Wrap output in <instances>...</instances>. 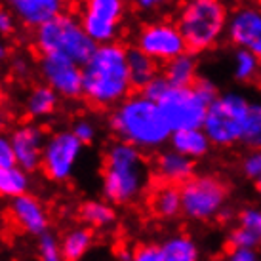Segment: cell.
<instances>
[{
  "instance_id": "cell-1",
  "label": "cell",
  "mask_w": 261,
  "mask_h": 261,
  "mask_svg": "<svg viewBox=\"0 0 261 261\" xmlns=\"http://www.w3.org/2000/svg\"><path fill=\"white\" fill-rule=\"evenodd\" d=\"M128 46L120 40L97 44L82 65V99L99 111H111L132 94Z\"/></svg>"
},
{
  "instance_id": "cell-2",
  "label": "cell",
  "mask_w": 261,
  "mask_h": 261,
  "mask_svg": "<svg viewBox=\"0 0 261 261\" xmlns=\"http://www.w3.org/2000/svg\"><path fill=\"white\" fill-rule=\"evenodd\" d=\"M152 166L145 152L126 141L115 139L101 160V193L115 206L139 202L149 193Z\"/></svg>"
},
{
  "instance_id": "cell-3",
  "label": "cell",
  "mask_w": 261,
  "mask_h": 261,
  "mask_svg": "<svg viewBox=\"0 0 261 261\" xmlns=\"http://www.w3.org/2000/svg\"><path fill=\"white\" fill-rule=\"evenodd\" d=\"M109 128L116 139L143 152H159L174 134L160 105L143 92L130 94L109 111Z\"/></svg>"
},
{
  "instance_id": "cell-4",
  "label": "cell",
  "mask_w": 261,
  "mask_h": 261,
  "mask_svg": "<svg viewBox=\"0 0 261 261\" xmlns=\"http://www.w3.org/2000/svg\"><path fill=\"white\" fill-rule=\"evenodd\" d=\"M31 46L35 56H61L79 65H84L97 48L74 10L56 15L31 31Z\"/></svg>"
},
{
  "instance_id": "cell-5",
  "label": "cell",
  "mask_w": 261,
  "mask_h": 261,
  "mask_svg": "<svg viewBox=\"0 0 261 261\" xmlns=\"http://www.w3.org/2000/svg\"><path fill=\"white\" fill-rule=\"evenodd\" d=\"M174 21L189 51L202 54L216 48L227 35L229 8L223 0H181Z\"/></svg>"
},
{
  "instance_id": "cell-6",
  "label": "cell",
  "mask_w": 261,
  "mask_h": 261,
  "mask_svg": "<svg viewBox=\"0 0 261 261\" xmlns=\"http://www.w3.org/2000/svg\"><path fill=\"white\" fill-rule=\"evenodd\" d=\"M218 94V86L210 79L198 76L191 86H170L156 103L174 132L202 128L208 107Z\"/></svg>"
},
{
  "instance_id": "cell-7",
  "label": "cell",
  "mask_w": 261,
  "mask_h": 261,
  "mask_svg": "<svg viewBox=\"0 0 261 261\" xmlns=\"http://www.w3.org/2000/svg\"><path fill=\"white\" fill-rule=\"evenodd\" d=\"M252 99L242 92H223L210 103L202 128L214 147L229 149L240 145Z\"/></svg>"
},
{
  "instance_id": "cell-8",
  "label": "cell",
  "mask_w": 261,
  "mask_h": 261,
  "mask_svg": "<svg viewBox=\"0 0 261 261\" xmlns=\"http://www.w3.org/2000/svg\"><path fill=\"white\" fill-rule=\"evenodd\" d=\"M181 216L195 223L216 221L227 212L229 187L214 174L193 175L181 185Z\"/></svg>"
},
{
  "instance_id": "cell-9",
  "label": "cell",
  "mask_w": 261,
  "mask_h": 261,
  "mask_svg": "<svg viewBox=\"0 0 261 261\" xmlns=\"http://www.w3.org/2000/svg\"><path fill=\"white\" fill-rule=\"evenodd\" d=\"M74 12L95 44L116 42L122 35L126 0H76Z\"/></svg>"
},
{
  "instance_id": "cell-10",
  "label": "cell",
  "mask_w": 261,
  "mask_h": 261,
  "mask_svg": "<svg viewBox=\"0 0 261 261\" xmlns=\"http://www.w3.org/2000/svg\"><path fill=\"white\" fill-rule=\"evenodd\" d=\"M134 46L164 65L170 59L187 51V42L174 19H151L139 25L134 37Z\"/></svg>"
},
{
  "instance_id": "cell-11",
  "label": "cell",
  "mask_w": 261,
  "mask_h": 261,
  "mask_svg": "<svg viewBox=\"0 0 261 261\" xmlns=\"http://www.w3.org/2000/svg\"><path fill=\"white\" fill-rule=\"evenodd\" d=\"M82 151H84V143L74 136L73 130L51 132L44 145L40 170L50 181H69L79 166Z\"/></svg>"
},
{
  "instance_id": "cell-12",
  "label": "cell",
  "mask_w": 261,
  "mask_h": 261,
  "mask_svg": "<svg viewBox=\"0 0 261 261\" xmlns=\"http://www.w3.org/2000/svg\"><path fill=\"white\" fill-rule=\"evenodd\" d=\"M227 37L237 48L252 51L261 61V2L240 0L229 10Z\"/></svg>"
},
{
  "instance_id": "cell-13",
  "label": "cell",
  "mask_w": 261,
  "mask_h": 261,
  "mask_svg": "<svg viewBox=\"0 0 261 261\" xmlns=\"http://www.w3.org/2000/svg\"><path fill=\"white\" fill-rule=\"evenodd\" d=\"M37 74L63 99L82 97V65L61 56H35Z\"/></svg>"
},
{
  "instance_id": "cell-14",
  "label": "cell",
  "mask_w": 261,
  "mask_h": 261,
  "mask_svg": "<svg viewBox=\"0 0 261 261\" xmlns=\"http://www.w3.org/2000/svg\"><path fill=\"white\" fill-rule=\"evenodd\" d=\"M10 139H12V145H14L17 166H21L27 172L40 170L44 145H46V139H48V134L42 126H38L35 122L19 124L10 134Z\"/></svg>"
},
{
  "instance_id": "cell-15",
  "label": "cell",
  "mask_w": 261,
  "mask_h": 261,
  "mask_svg": "<svg viewBox=\"0 0 261 261\" xmlns=\"http://www.w3.org/2000/svg\"><path fill=\"white\" fill-rule=\"evenodd\" d=\"M0 4L12 10L21 27L33 31L56 15L74 10L76 0H0Z\"/></svg>"
},
{
  "instance_id": "cell-16",
  "label": "cell",
  "mask_w": 261,
  "mask_h": 261,
  "mask_svg": "<svg viewBox=\"0 0 261 261\" xmlns=\"http://www.w3.org/2000/svg\"><path fill=\"white\" fill-rule=\"evenodd\" d=\"M10 218L19 231L27 232L31 237H40L50 227V214L46 206L40 198L29 193L12 198Z\"/></svg>"
},
{
  "instance_id": "cell-17",
  "label": "cell",
  "mask_w": 261,
  "mask_h": 261,
  "mask_svg": "<svg viewBox=\"0 0 261 261\" xmlns=\"http://www.w3.org/2000/svg\"><path fill=\"white\" fill-rule=\"evenodd\" d=\"M152 175L160 183H170L181 187L195 175V160L181 154L175 149H160L152 160Z\"/></svg>"
},
{
  "instance_id": "cell-18",
  "label": "cell",
  "mask_w": 261,
  "mask_h": 261,
  "mask_svg": "<svg viewBox=\"0 0 261 261\" xmlns=\"http://www.w3.org/2000/svg\"><path fill=\"white\" fill-rule=\"evenodd\" d=\"M229 244L240 248H261V206H246L237 214L229 232Z\"/></svg>"
},
{
  "instance_id": "cell-19",
  "label": "cell",
  "mask_w": 261,
  "mask_h": 261,
  "mask_svg": "<svg viewBox=\"0 0 261 261\" xmlns=\"http://www.w3.org/2000/svg\"><path fill=\"white\" fill-rule=\"evenodd\" d=\"M59 103H61V95L48 84L40 82V84H33L29 88V92L23 99V109L31 120H40V118L56 115Z\"/></svg>"
},
{
  "instance_id": "cell-20",
  "label": "cell",
  "mask_w": 261,
  "mask_h": 261,
  "mask_svg": "<svg viewBox=\"0 0 261 261\" xmlns=\"http://www.w3.org/2000/svg\"><path fill=\"white\" fill-rule=\"evenodd\" d=\"M149 210L154 218L172 221L181 216V189L170 183H160L149 193Z\"/></svg>"
},
{
  "instance_id": "cell-21",
  "label": "cell",
  "mask_w": 261,
  "mask_h": 261,
  "mask_svg": "<svg viewBox=\"0 0 261 261\" xmlns=\"http://www.w3.org/2000/svg\"><path fill=\"white\" fill-rule=\"evenodd\" d=\"M170 147L196 162L210 154L214 143L210 141L204 128H185V130H175L172 134Z\"/></svg>"
},
{
  "instance_id": "cell-22",
  "label": "cell",
  "mask_w": 261,
  "mask_h": 261,
  "mask_svg": "<svg viewBox=\"0 0 261 261\" xmlns=\"http://www.w3.org/2000/svg\"><path fill=\"white\" fill-rule=\"evenodd\" d=\"M79 218L90 229H97V231L113 229L116 223L115 204L109 202L107 198H103V200H99V198L84 200L79 206Z\"/></svg>"
},
{
  "instance_id": "cell-23",
  "label": "cell",
  "mask_w": 261,
  "mask_h": 261,
  "mask_svg": "<svg viewBox=\"0 0 261 261\" xmlns=\"http://www.w3.org/2000/svg\"><path fill=\"white\" fill-rule=\"evenodd\" d=\"M162 76L172 84V86H191L198 80V61L196 54L193 51H183L181 56L166 61L160 69Z\"/></svg>"
},
{
  "instance_id": "cell-24",
  "label": "cell",
  "mask_w": 261,
  "mask_h": 261,
  "mask_svg": "<svg viewBox=\"0 0 261 261\" xmlns=\"http://www.w3.org/2000/svg\"><path fill=\"white\" fill-rule=\"evenodd\" d=\"M164 261H202L200 246L185 232H174L160 244Z\"/></svg>"
},
{
  "instance_id": "cell-25",
  "label": "cell",
  "mask_w": 261,
  "mask_h": 261,
  "mask_svg": "<svg viewBox=\"0 0 261 261\" xmlns=\"http://www.w3.org/2000/svg\"><path fill=\"white\" fill-rule=\"evenodd\" d=\"M128 69L132 84L138 90H143L154 76L160 74L159 61H154L151 56H147L145 51H141L136 46H128Z\"/></svg>"
},
{
  "instance_id": "cell-26",
  "label": "cell",
  "mask_w": 261,
  "mask_h": 261,
  "mask_svg": "<svg viewBox=\"0 0 261 261\" xmlns=\"http://www.w3.org/2000/svg\"><path fill=\"white\" fill-rule=\"evenodd\" d=\"M59 244L65 261H82L94 246V232L90 227H73L61 237Z\"/></svg>"
},
{
  "instance_id": "cell-27",
  "label": "cell",
  "mask_w": 261,
  "mask_h": 261,
  "mask_svg": "<svg viewBox=\"0 0 261 261\" xmlns=\"http://www.w3.org/2000/svg\"><path fill=\"white\" fill-rule=\"evenodd\" d=\"M231 71L232 79L237 82L252 84V82L261 79V61L259 58H255L252 51L234 46V51H232L231 58Z\"/></svg>"
},
{
  "instance_id": "cell-28",
  "label": "cell",
  "mask_w": 261,
  "mask_h": 261,
  "mask_svg": "<svg viewBox=\"0 0 261 261\" xmlns=\"http://www.w3.org/2000/svg\"><path fill=\"white\" fill-rule=\"evenodd\" d=\"M31 187L29 172L21 166L0 168V196L2 198H15L25 195Z\"/></svg>"
},
{
  "instance_id": "cell-29",
  "label": "cell",
  "mask_w": 261,
  "mask_h": 261,
  "mask_svg": "<svg viewBox=\"0 0 261 261\" xmlns=\"http://www.w3.org/2000/svg\"><path fill=\"white\" fill-rule=\"evenodd\" d=\"M240 145H244L248 151H261V99H252Z\"/></svg>"
},
{
  "instance_id": "cell-30",
  "label": "cell",
  "mask_w": 261,
  "mask_h": 261,
  "mask_svg": "<svg viewBox=\"0 0 261 261\" xmlns=\"http://www.w3.org/2000/svg\"><path fill=\"white\" fill-rule=\"evenodd\" d=\"M38 261H65L61 254V244L56 239V234L51 232H44L38 237Z\"/></svg>"
},
{
  "instance_id": "cell-31",
  "label": "cell",
  "mask_w": 261,
  "mask_h": 261,
  "mask_svg": "<svg viewBox=\"0 0 261 261\" xmlns=\"http://www.w3.org/2000/svg\"><path fill=\"white\" fill-rule=\"evenodd\" d=\"M8 63L12 74L19 80L31 79V74L37 71V58H31L27 54H12Z\"/></svg>"
},
{
  "instance_id": "cell-32",
  "label": "cell",
  "mask_w": 261,
  "mask_h": 261,
  "mask_svg": "<svg viewBox=\"0 0 261 261\" xmlns=\"http://www.w3.org/2000/svg\"><path fill=\"white\" fill-rule=\"evenodd\" d=\"M242 174L254 183L257 195L261 196V151H248L242 160Z\"/></svg>"
},
{
  "instance_id": "cell-33",
  "label": "cell",
  "mask_w": 261,
  "mask_h": 261,
  "mask_svg": "<svg viewBox=\"0 0 261 261\" xmlns=\"http://www.w3.org/2000/svg\"><path fill=\"white\" fill-rule=\"evenodd\" d=\"M71 130L84 145H92L97 139V134H99V128H97L95 120L88 118V116H79L73 122V126H71Z\"/></svg>"
},
{
  "instance_id": "cell-34",
  "label": "cell",
  "mask_w": 261,
  "mask_h": 261,
  "mask_svg": "<svg viewBox=\"0 0 261 261\" xmlns=\"http://www.w3.org/2000/svg\"><path fill=\"white\" fill-rule=\"evenodd\" d=\"M124 261H164L159 244H139L124 255Z\"/></svg>"
},
{
  "instance_id": "cell-35",
  "label": "cell",
  "mask_w": 261,
  "mask_h": 261,
  "mask_svg": "<svg viewBox=\"0 0 261 261\" xmlns=\"http://www.w3.org/2000/svg\"><path fill=\"white\" fill-rule=\"evenodd\" d=\"M21 23L17 21V17L12 14V10L6 8L4 4H0V35H4L6 38H15L19 33Z\"/></svg>"
},
{
  "instance_id": "cell-36",
  "label": "cell",
  "mask_w": 261,
  "mask_h": 261,
  "mask_svg": "<svg viewBox=\"0 0 261 261\" xmlns=\"http://www.w3.org/2000/svg\"><path fill=\"white\" fill-rule=\"evenodd\" d=\"M219 261H261L259 250L255 248H240V246H231Z\"/></svg>"
},
{
  "instance_id": "cell-37",
  "label": "cell",
  "mask_w": 261,
  "mask_h": 261,
  "mask_svg": "<svg viewBox=\"0 0 261 261\" xmlns=\"http://www.w3.org/2000/svg\"><path fill=\"white\" fill-rule=\"evenodd\" d=\"M130 2L139 14H159L172 6L175 0H130Z\"/></svg>"
},
{
  "instance_id": "cell-38",
  "label": "cell",
  "mask_w": 261,
  "mask_h": 261,
  "mask_svg": "<svg viewBox=\"0 0 261 261\" xmlns=\"http://www.w3.org/2000/svg\"><path fill=\"white\" fill-rule=\"evenodd\" d=\"M170 86H172V84H170V82L162 76V73H160L159 76H154V79H152L143 90H139V92H143L147 97H151V99H154V101H159L160 97L166 94V90Z\"/></svg>"
},
{
  "instance_id": "cell-39",
  "label": "cell",
  "mask_w": 261,
  "mask_h": 261,
  "mask_svg": "<svg viewBox=\"0 0 261 261\" xmlns=\"http://www.w3.org/2000/svg\"><path fill=\"white\" fill-rule=\"evenodd\" d=\"M17 160H15V151L12 145V139L10 136L0 134V168L6 166H15Z\"/></svg>"
},
{
  "instance_id": "cell-40",
  "label": "cell",
  "mask_w": 261,
  "mask_h": 261,
  "mask_svg": "<svg viewBox=\"0 0 261 261\" xmlns=\"http://www.w3.org/2000/svg\"><path fill=\"white\" fill-rule=\"evenodd\" d=\"M10 58H12V44H10V38H6L4 35H0V63L10 61Z\"/></svg>"
},
{
  "instance_id": "cell-41",
  "label": "cell",
  "mask_w": 261,
  "mask_h": 261,
  "mask_svg": "<svg viewBox=\"0 0 261 261\" xmlns=\"http://www.w3.org/2000/svg\"><path fill=\"white\" fill-rule=\"evenodd\" d=\"M6 113H4V107H2V103H0V132H2V128L6 126Z\"/></svg>"
},
{
  "instance_id": "cell-42",
  "label": "cell",
  "mask_w": 261,
  "mask_h": 261,
  "mask_svg": "<svg viewBox=\"0 0 261 261\" xmlns=\"http://www.w3.org/2000/svg\"><path fill=\"white\" fill-rule=\"evenodd\" d=\"M4 97H6V94H4V86H2V82H0V103L4 101Z\"/></svg>"
},
{
  "instance_id": "cell-43",
  "label": "cell",
  "mask_w": 261,
  "mask_h": 261,
  "mask_svg": "<svg viewBox=\"0 0 261 261\" xmlns=\"http://www.w3.org/2000/svg\"><path fill=\"white\" fill-rule=\"evenodd\" d=\"M126 2H128V0H126Z\"/></svg>"
}]
</instances>
